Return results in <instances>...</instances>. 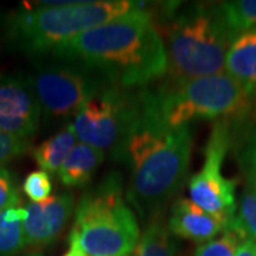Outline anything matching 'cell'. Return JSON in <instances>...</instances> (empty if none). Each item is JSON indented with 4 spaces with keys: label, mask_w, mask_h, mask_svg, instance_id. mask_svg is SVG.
<instances>
[{
    "label": "cell",
    "mask_w": 256,
    "mask_h": 256,
    "mask_svg": "<svg viewBox=\"0 0 256 256\" xmlns=\"http://www.w3.org/2000/svg\"><path fill=\"white\" fill-rule=\"evenodd\" d=\"M250 121L240 128V136L236 140V156L239 165L246 176V184L256 190V114Z\"/></svg>",
    "instance_id": "19"
},
{
    "label": "cell",
    "mask_w": 256,
    "mask_h": 256,
    "mask_svg": "<svg viewBox=\"0 0 256 256\" xmlns=\"http://www.w3.org/2000/svg\"><path fill=\"white\" fill-rule=\"evenodd\" d=\"M104 156V151L78 141L57 172L60 181L72 188L86 185L98 170Z\"/></svg>",
    "instance_id": "14"
},
{
    "label": "cell",
    "mask_w": 256,
    "mask_h": 256,
    "mask_svg": "<svg viewBox=\"0 0 256 256\" xmlns=\"http://www.w3.org/2000/svg\"><path fill=\"white\" fill-rule=\"evenodd\" d=\"M23 191L32 202H43L52 196L53 184L46 171H33L23 182Z\"/></svg>",
    "instance_id": "22"
},
{
    "label": "cell",
    "mask_w": 256,
    "mask_h": 256,
    "mask_svg": "<svg viewBox=\"0 0 256 256\" xmlns=\"http://www.w3.org/2000/svg\"><path fill=\"white\" fill-rule=\"evenodd\" d=\"M192 154L190 126L162 117L152 90L134 92L127 132L114 158L127 165V195L141 218L156 214L182 188Z\"/></svg>",
    "instance_id": "1"
},
{
    "label": "cell",
    "mask_w": 256,
    "mask_h": 256,
    "mask_svg": "<svg viewBox=\"0 0 256 256\" xmlns=\"http://www.w3.org/2000/svg\"><path fill=\"white\" fill-rule=\"evenodd\" d=\"M134 256H176L170 229L161 218L154 216L150 220L140 238Z\"/></svg>",
    "instance_id": "18"
},
{
    "label": "cell",
    "mask_w": 256,
    "mask_h": 256,
    "mask_svg": "<svg viewBox=\"0 0 256 256\" xmlns=\"http://www.w3.org/2000/svg\"><path fill=\"white\" fill-rule=\"evenodd\" d=\"M24 256H42L40 254H28V255H24Z\"/></svg>",
    "instance_id": "27"
},
{
    "label": "cell",
    "mask_w": 256,
    "mask_h": 256,
    "mask_svg": "<svg viewBox=\"0 0 256 256\" xmlns=\"http://www.w3.org/2000/svg\"><path fill=\"white\" fill-rule=\"evenodd\" d=\"M138 6L130 0L37 3L4 18V40L12 48L30 57L53 56L74 37Z\"/></svg>",
    "instance_id": "3"
},
{
    "label": "cell",
    "mask_w": 256,
    "mask_h": 256,
    "mask_svg": "<svg viewBox=\"0 0 256 256\" xmlns=\"http://www.w3.org/2000/svg\"><path fill=\"white\" fill-rule=\"evenodd\" d=\"M236 218L239 226L256 242V190L248 184L240 196Z\"/></svg>",
    "instance_id": "21"
},
{
    "label": "cell",
    "mask_w": 256,
    "mask_h": 256,
    "mask_svg": "<svg viewBox=\"0 0 256 256\" xmlns=\"http://www.w3.org/2000/svg\"><path fill=\"white\" fill-rule=\"evenodd\" d=\"M64 256H86L84 254H82V252H78V250H76V249H70L67 254Z\"/></svg>",
    "instance_id": "26"
},
{
    "label": "cell",
    "mask_w": 256,
    "mask_h": 256,
    "mask_svg": "<svg viewBox=\"0 0 256 256\" xmlns=\"http://www.w3.org/2000/svg\"><path fill=\"white\" fill-rule=\"evenodd\" d=\"M165 53L170 82L191 80L225 72L232 43L215 3L165 6Z\"/></svg>",
    "instance_id": "4"
},
{
    "label": "cell",
    "mask_w": 256,
    "mask_h": 256,
    "mask_svg": "<svg viewBox=\"0 0 256 256\" xmlns=\"http://www.w3.org/2000/svg\"><path fill=\"white\" fill-rule=\"evenodd\" d=\"M28 220L24 206H13L0 212V256H14L26 248L23 224Z\"/></svg>",
    "instance_id": "17"
},
{
    "label": "cell",
    "mask_w": 256,
    "mask_h": 256,
    "mask_svg": "<svg viewBox=\"0 0 256 256\" xmlns=\"http://www.w3.org/2000/svg\"><path fill=\"white\" fill-rule=\"evenodd\" d=\"M28 150V141L16 138L0 131V166L23 156Z\"/></svg>",
    "instance_id": "24"
},
{
    "label": "cell",
    "mask_w": 256,
    "mask_h": 256,
    "mask_svg": "<svg viewBox=\"0 0 256 256\" xmlns=\"http://www.w3.org/2000/svg\"><path fill=\"white\" fill-rule=\"evenodd\" d=\"M232 146V127L228 120H218L212 126L205 146L202 168L188 181L190 200L204 210L226 224L229 230H244L236 218V180L222 174V164Z\"/></svg>",
    "instance_id": "8"
},
{
    "label": "cell",
    "mask_w": 256,
    "mask_h": 256,
    "mask_svg": "<svg viewBox=\"0 0 256 256\" xmlns=\"http://www.w3.org/2000/svg\"><path fill=\"white\" fill-rule=\"evenodd\" d=\"M224 26L232 42L256 28V0H232L215 3Z\"/></svg>",
    "instance_id": "16"
},
{
    "label": "cell",
    "mask_w": 256,
    "mask_h": 256,
    "mask_svg": "<svg viewBox=\"0 0 256 256\" xmlns=\"http://www.w3.org/2000/svg\"><path fill=\"white\" fill-rule=\"evenodd\" d=\"M225 73L246 92L256 104V28L238 36L228 48Z\"/></svg>",
    "instance_id": "13"
},
{
    "label": "cell",
    "mask_w": 256,
    "mask_h": 256,
    "mask_svg": "<svg viewBox=\"0 0 256 256\" xmlns=\"http://www.w3.org/2000/svg\"><path fill=\"white\" fill-rule=\"evenodd\" d=\"M245 236L248 235L244 230H225L210 242L201 244L192 256H235Z\"/></svg>",
    "instance_id": "20"
},
{
    "label": "cell",
    "mask_w": 256,
    "mask_h": 256,
    "mask_svg": "<svg viewBox=\"0 0 256 256\" xmlns=\"http://www.w3.org/2000/svg\"><path fill=\"white\" fill-rule=\"evenodd\" d=\"M166 226L171 234L198 242L200 245L220 236L225 230H229L224 220L204 210L186 198L174 202Z\"/></svg>",
    "instance_id": "12"
},
{
    "label": "cell",
    "mask_w": 256,
    "mask_h": 256,
    "mask_svg": "<svg viewBox=\"0 0 256 256\" xmlns=\"http://www.w3.org/2000/svg\"><path fill=\"white\" fill-rule=\"evenodd\" d=\"M52 57L82 64L126 90L166 74L162 34L142 6L74 37Z\"/></svg>",
    "instance_id": "2"
},
{
    "label": "cell",
    "mask_w": 256,
    "mask_h": 256,
    "mask_svg": "<svg viewBox=\"0 0 256 256\" xmlns=\"http://www.w3.org/2000/svg\"><path fill=\"white\" fill-rule=\"evenodd\" d=\"M140 238L138 220L124 200L120 175H107L80 198L70 249L86 256H128L136 250Z\"/></svg>",
    "instance_id": "5"
},
{
    "label": "cell",
    "mask_w": 256,
    "mask_h": 256,
    "mask_svg": "<svg viewBox=\"0 0 256 256\" xmlns=\"http://www.w3.org/2000/svg\"><path fill=\"white\" fill-rule=\"evenodd\" d=\"M24 208L28 210V220L23 224L24 244L43 248L63 232L73 214L74 200L72 194H57L43 202H28Z\"/></svg>",
    "instance_id": "11"
},
{
    "label": "cell",
    "mask_w": 256,
    "mask_h": 256,
    "mask_svg": "<svg viewBox=\"0 0 256 256\" xmlns=\"http://www.w3.org/2000/svg\"><path fill=\"white\" fill-rule=\"evenodd\" d=\"M235 256H256V242L250 236H245L239 244Z\"/></svg>",
    "instance_id": "25"
},
{
    "label": "cell",
    "mask_w": 256,
    "mask_h": 256,
    "mask_svg": "<svg viewBox=\"0 0 256 256\" xmlns=\"http://www.w3.org/2000/svg\"><path fill=\"white\" fill-rule=\"evenodd\" d=\"M43 114L53 120H70L92 96L110 84L82 64L56 60L36 64L24 74Z\"/></svg>",
    "instance_id": "7"
},
{
    "label": "cell",
    "mask_w": 256,
    "mask_h": 256,
    "mask_svg": "<svg viewBox=\"0 0 256 256\" xmlns=\"http://www.w3.org/2000/svg\"><path fill=\"white\" fill-rule=\"evenodd\" d=\"M152 92L162 117L175 127L190 126L195 120H239L254 110L255 104L225 72L168 82Z\"/></svg>",
    "instance_id": "6"
},
{
    "label": "cell",
    "mask_w": 256,
    "mask_h": 256,
    "mask_svg": "<svg viewBox=\"0 0 256 256\" xmlns=\"http://www.w3.org/2000/svg\"><path fill=\"white\" fill-rule=\"evenodd\" d=\"M134 92L107 84L82 104L70 122L80 142L117 154L127 132Z\"/></svg>",
    "instance_id": "9"
},
{
    "label": "cell",
    "mask_w": 256,
    "mask_h": 256,
    "mask_svg": "<svg viewBox=\"0 0 256 256\" xmlns=\"http://www.w3.org/2000/svg\"><path fill=\"white\" fill-rule=\"evenodd\" d=\"M128 256H134V255H128Z\"/></svg>",
    "instance_id": "28"
},
{
    "label": "cell",
    "mask_w": 256,
    "mask_h": 256,
    "mask_svg": "<svg viewBox=\"0 0 256 256\" xmlns=\"http://www.w3.org/2000/svg\"><path fill=\"white\" fill-rule=\"evenodd\" d=\"M42 107L24 74L0 76V131L28 141L38 130Z\"/></svg>",
    "instance_id": "10"
},
{
    "label": "cell",
    "mask_w": 256,
    "mask_h": 256,
    "mask_svg": "<svg viewBox=\"0 0 256 256\" xmlns=\"http://www.w3.org/2000/svg\"><path fill=\"white\" fill-rule=\"evenodd\" d=\"M20 196L13 175L4 166H0V212L18 206Z\"/></svg>",
    "instance_id": "23"
},
{
    "label": "cell",
    "mask_w": 256,
    "mask_h": 256,
    "mask_svg": "<svg viewBox=\"0 0 256 256\" xmlns=\"http://www.w3.org/2000/svg\"><path fill=\"white\" fill-rule=\"evenodd\" d=\"M78 140L76 137L72 124L64 126L54 136L47 138L40 146L33 150V158L42 171L46 172H58L64 161L73 148L77 146Z\"/></svg>",
    "instance_id": "15"
}]
</instances>
